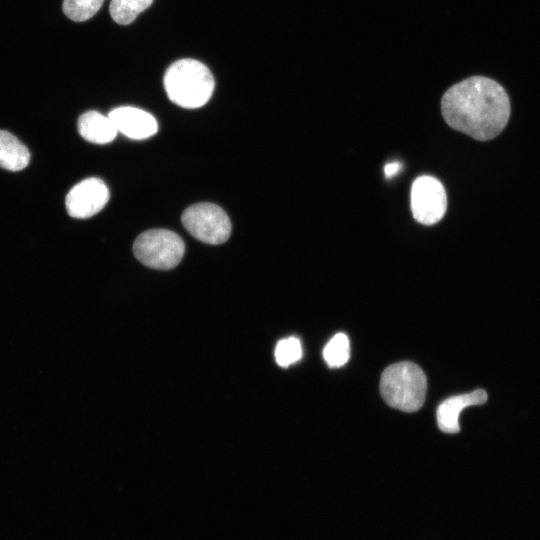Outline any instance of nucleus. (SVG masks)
<instances>
[{"mask_svg": "<svg viewBox=\"0 0 540 540\" xmlns=\"http://www.w3.org/2000/svg\"><path fill=\"white\" fill-rule=\"evenodd\" d=\"M184 251L183 240L176 233L165 229L145 231L133 244L134 255L141 263L161 270L177 266Z\"/></svg>", "mask_w": 540, "mask_h": 540, "instance_id": "nucleus-4", "label": "nucleus"}, {"mask_svg": "<svg viewBox=\"0 0 540 540\" xmlns=\"http://www.w3.org/2000/svg\"><path fill=\"white\" fill-rule=\"evenodd\" d=\"M78 131L85 140L95 144L113 141L118 132L110 118L97 111H88L80 116Z\"/></svg>", "mask_w": 540, "mask_h": 540, "instance_id": "nucleus-10", "label": "nucleus"}, {"mask_svg": "<svg viewBox=\"0 0 540 540\" xmlns=\"http://www.w3.org/2000/svg\"><path fill=\"white\" fill-rule=\"evenodd\" d=\"M427 379L415 363L402 361L388 366L380 379V393L392 408L404 412L419 410L425 401Z\"/></svg>", "mask_w": 540, "mask_h": 540, "instance_id": "nucleus-3", "label": "nucleus"}, {"mask_svg": "<svg viewBox=\"0 0 540 540\" xmlns=\"http://www.w3.org/2000/svg\"><path fill=\"white\" fill-rule=\"evenodd\" d=\"M104 0H64L63 11L76 22L90 19L102 6Z\"/></svg>", "mask_w": 540, "mask_h": 540, "instance_id": "nucleus-14", "label": "nucleus"}, {"mask_svg": "<svg viewBox=\"0 0 540 540\" xmlns=\"http://www.w3.org/2000/svg\"><path fill=\"white\" fill-rule=\"evenodd\" d=\"M486 401L487 393L483 389L447 398L437 408L436 417L439 429L445 433L459 432L460 412L467 406L482 405Z\"/></svg>", "mask_w": 540, "mask_h": 540, "instance_id": "nucleus-9", "label": "nucleus"}, {"mask_svg": "<svg viewBox=\"0 0 540 540\" xmlns=\"http://www.w3.org/2000/svg\"><path fill=\"white\" fill-rule=\"evenodd\" d=\"M163 82L169 99L187 109L205 105L215 87L210 70L203 63L189 58L171 64Z\"/></svg>", "mask_w": 540, "mask_h": 540, "instance_id": "nucleus-2", "label": "nucleus"}, {"mask_svg": "<svg viewBox=\"0 0 540 540\" xmlns=\"http://www.w3.org/2000/svg\"><path fill=\"white\" fill-rule=\"evenodd\" d=\"M402 168L401 163L399 162H390L385 165L384 173L386 177H392L396 175Z\"/></svg>", "mask_w": 540, "mask_h": 540, "instance_id": "nucleus-16", "label": "nucleus"}, {"mask_svg": "<svg viewBox=\"0 0 540 540\" xmlns=\"http://www.w3.org/2000/svg\"><path fill=\"white\" fill-rule=\"evenodd\" d=\"M323 357L331 368H339L345 365L350 357V343L344 333H337L326 344Z\"/></svg>", "mask_w": 540, "mask_h": 540, "instance_id": "nucleus-13", "label": "nucleus"}, {"mask_svg": "<svg viewBox=\"0 0 540 540\" xmlns=\"http://www.w3.org/2000/svg\"><path fill=\"white\" fill-rule=\"evenodd\" d=\"M275 359L279 366L288 367L302 357V347L298 338L288 337L280 340L275 348Z\"/></svg>", "mask_w": 540, "mask_h": 540, "instance_id": "nucleus-15", "label": "nucleus"}, {"mask_svg": "<svg viewBox=\"0 0 540 540\" xmlns=\"http://www.w3.org/2000/svg\"><path fill=\"white\" fill-rule=\"evenodd\" d=\"M447 209V196L441 182L432 176H420L412 184L411 210L416 221L425 225L439 222Z\"/></svg>", "mask_w": 540, "mask_h": 540, "instance_id": "nucleus-6", "label": "nucleus"}, {"mask_svg": "<svg viewBox=\"0 0 540 540\" xmlns=\"http://www.w3.org/2000/svg\"><path fill=\"white\" fill-rule=\"evenodd\" d=\"M186 230L207 244L224 243L231 234V222L225 211L213 203L189 206L182 214Z\"/></svg>", "mask_w": 540, "mask_h": 540, "instance_id": "nucleus-5", "label": "nucleus"}, {"mask_svg": "<svg viewBox=\"0 0 540 540\" xmlns=\"http://www.w3.org/2000/svg\"><path fill=\"white\" fill-rule=\"evenodd\" d=\"M153 0H112L110 14L112 19L121 25L130 24L139 13L147 9Z\"/></svg>", "mask_w": 540, "mask_h": 540, "instance_id": "nucleus-12", "label": "nucleus"}, {"mask_svg": "<svg viewBox=\"0 0 540 540\" xmlns=\"http://www.w3.org/2000/svg\"><path fill=\"white\" fill-rule=\"evenodd\" d=\"M108 117L117 131L131 139H146L158 130L156 119L150 113L139 108L118 107L110 111Z\"/></svg>", "mask_w": 540, "mask_h": 540, "instance_id": "nucleus-8", "label": "nucleus"}, {"mask_svg": "<svg viewBox=\"0 0 540 540\" xmlns=\"http://www.w3.org/2000/svg\"><path fill=\"white\" fill-rule=\"evenodd\" d=\"M30 161L27 147L10 132L0 130V167L9 171H20Z\"/></svg>", "mask_w": 540, "mask_h": 540, "instance_id": "nucleus-11", "label": "nucleus"}, {"mask_svg": "<svg viewBox=\"0 0 540 540\" xmlns=\"http://www.w3.org/2000/svg\"><path fill=\"white\" fill-rule=\"evenodd\" d=\"M109 190L99 178H88L76 184L67 194L65 204L71 217L89 218L104 208Z\"/></svg>", "mask_w": 540, "mask_h": 540, "instance_id": "nucleus-7", "label": "nucleus"}, {"mask_svg": "<svg viewBox=\"0 0 540 540\" xmlns=\"http://www.w3.org/2000/svg\"><path fill=\"white\" fill-rule=\"evenodd\" d=\"M441 111L454 130L479 141H488L503 131L511 107L502 85L477 75L448 88L441 100Z\"/></svg>", "mask_w": 540, "mask_h": 540, "instance_id": "nucleus-1", "label": "nucleus"}]
</instances>
